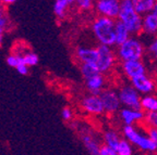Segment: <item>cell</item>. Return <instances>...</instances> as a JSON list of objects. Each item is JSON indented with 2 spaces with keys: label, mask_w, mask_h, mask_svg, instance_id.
I'll use <instances>...</instances> for the list:
<instances>
[{
  "label": "cell",
  "mask_w": 157,
  "mask_h": 155,
  "mask_svg": "<svg viewBox=\"0 0 157 155\" xmlns=\"http://www.w3.org/2000/svg\"><path fill=\"white\" fill-rule=\"evenodd\" d=\"M103 142L107 146H111L113 150H117L118 148V144L120 142V140L122 139V137H120V135L113 128H107L104 130L103 135Z\"/></svg>",
  "instance_id": "17"
},
{
  "label": "cell",
  "mask_w": 157,
  "mask_h": 155,
  "mask_svg": "<svg viewBox=\"0 0 157 155\" xmlns=\"http://www.w3.org/2000/svg\"><path fill=\"white\" fill-rule=\"evenodd\" d=\"M151 12H153L154 14H156V15H157V2H156V5H154V8L152 9V11H151Z\"/></svg>",
  "instance_id": "35"
},
{
  "label": "cell",
  "mask_w": 157,
  "mask_h": 155,
  "mask_svg": "<svg viewBox=\"0 0 157 155\" xmlns=\"http://www.w3.org/2000/svg\"><path fill=\"white\" fill-rule=\"evenodd\" d=\"M73 3H75V0H55V5H54L55 15L59 20L64 19L68 8L73 5Z\"/></svg>",
  "instance_id": "19"
},
{
  "label": "cell",
  "mask_w": 157,
  "mask_h": 155,
  "mask_svg": "<svg viewBox=\"0 0 157 155\" xmlns=\"http://www.w3.org/2000/svg\"><path fill=\"white\" fill-rule=\"evenodd\" d=\"M116 53L121 62L130 60H142L145 53V47L140 39L131 36L124 42L118 45Z\"/></svg>",
  "instance_id": "4"
},
{
  "label": "cell",
  "mask_w": 157,
  "mask_h": 155,
  "mask_svg": "<svg viewBox=\"0 0 157 155\" xmlns=\"http://www.w3.org/2000/svg\"><path fill=\"white\" fill-rule=\"evenodd\" d=\"M141 109L144 112L157 111V96L152 93L142 96L141 99Z\"/></svg>",
  "instance_id": "20"
},
{
  "label": "cell",
  "mask_w": 157,
  "mask_h": 155,
  "mask_svg": "<svg viewBox=\"0 0 157 155\" xmlns=\"http://www.w3.org/2000/svg\"><path fill=\"white\" fill-rule=\"evenodd\" d=\"M118 117L123 125H137L144 121L145 113L142 109L123 106L118 112Z\"/></svg>",
  "instance_id": "11"
},
{
  "label": "cell",
  "mask_w": 157,
  "mask_h": 155,
  "mask_svg": "<svg viewBox=\"0 0 157 155\" xmlns=\"http://www.w3.org/2000/svg\"><path fill=\"white\" fill-rule=\"evenodd\" d=\"M2 16H3V15H2V10L0 9V19H1Z\"/></svg>",
  "instance_id": "37"
},
{
  "label": "cell",
  "mask_w": 157,
  "mask_h": 155,
  "mask_svg": "<svg viewBox=\"0 0 157 155\" xmlns=\"http://www.w3.org/2000/svg\"><path fill=\"white\" fill-rule=\"evenodd\" d=\"M85 81V87L88 90L90 93H94V95H99L106 86V78L105 75L101 73L97 74V75L93 76L91 78L84 80Z\"/></svg>",
  "instance_id": "15"
},
{
  "label": "cell",
  "mask_w": 157,
  "mask_h": 155,
  "mask_svg": "<svg viewBox=\"0 0 157 155\" xmlns=\"http://www.w3.org/2000/svg\"><path fill=\"white\" fill-rule=\"evenodd\" d=\"M134 146L129 140L122 137V139L120 140L119 144H118V148L116 150L117 155H132L134 153Z\"/></svg>",
  "instance_id": "23"
},
{
  "label": "cell",
  "mask_w": 157,
  "mask_h": 155,
  "mask_svg": "<svg viewBox=\"0 0 157 155\" xmlns=\"http://www.w3.org/2000/svg\"><path fill=\"white\" fill-rule=\"evenodd\" d=\"M144 124L147 128H157V111L145 112Z\"/></svg>",
  "instance_id": "24"
},
{
  "label": "cell",
  "mask_w": 157,
  "mask_h": 155,
  "mask_svg": "<svg viewBox=\"0 0 157 155\" xmlns=\"http://www.w3.org/2000/svg\"><path fill=\"white\" fill-rule=\"evenodd\" d=\"M121 72L128 79L131 80L136 76L146 73V67L142 60L122 61L121 62Z\"/></svg>",
  "instance_id": "12"
},
{
  "label": "cell",
  "mask_w": 157,
  "mask_h": 155,
  "mask_svg": "<svg viewBox=\"0 0 157 155\" xmlns=\"http://www.w3.org/2000/svg\"><path fill=\"white\" fill-rule=\"evenodd\" d=\"M99 155H117V152L111 146L103 143L101 146V150H99Z\"/></svg>",
  "instance_id": "28"
},
{
  "label": "cell",
  "mask_w": 157,
  "mask_h": 155,
  "mask_svg": "<svg viewBox=\"0 0 157 155\" xmlns=\"http://www.w3.org/2000/svg\"><path fill=\"white\" fill-rule=\"evenodd\" d=\"M147 132H148L151 139L153 140L155 146H156V153H157V128H147Z\"/></svg>",
  "instance_id": "30"
},
{
  "label": "cell",
  "mask_w": 157,
  "mask_h": 155,
  "mask_svg": "<svg viewBox=\"0 0 157 155\" xmlns=\"http://www.w3.org/2000/svg\"><path fill=\"white\" fill-rule=\"evenodd\" d=\"M15 68H17V73L21 74V75H26V74L29 73V65H26L25 63L19 64Z\"/></svg>",
  "instance_id": "31"
},
{
  "label": "cell",
  "mask_w": 157,
  "mask_h": 155,
  "mask_svg": "<svg viewBox=\"0 0 157 155\" xmlns=\"http://www.w3.org/2000/svg\"><path fill=\"white\" fill-rule=\"evenodd\" d=\"M122 136L133 144L136 150L143 153H156V146L147 132H143L136 125H124L122 127Z\"/></svg>",
  "instance_id": "2"
},
{
  "label": "cell",
  "mask_w": 157,
  "mask_h": 155,
  "mask_svg": "<svg viewBox=\"0 0 157 155\" xmlns=\"http://www.w3.org/2000/svg\"><path fill=\"white\" fill-rule=\"evenodd\" d=\"M80 72H81V75L84 80L101 73L99 70H98L97 65H96V63H81V65H80Z\"/></svg>",
  "instance_id": "22"
},
{
  "label": "cell",
  "mask_w": 157,
  "mask_h": 155,
  "mask_svg": "<svg viewBox=\"0 0 157 155\" xmlns=\"http://www.w3.org/2000/svg\"><path fill=\"white\" fill-rule=\"evenodd\" d=\"M78 136L87 153L93 155L99 154L101 146L104 143L103 137H101L94 129L87 126H83L78 129Z\"/></svg>",
  "instance_id": "6"
},
{
  "label": "cell",
  "mask_w": 157,
  "mask_h": 155,
  "mask_svg": "<svg viewBox=\"0 0 157 155\" xmlns=\"http://www.w3.org/2000/svg\"><path fill=\"white\" fill-rule=\"evenodd\" d=\"M94 7L98 15L116 20L120 11V0H96Z\"/></svg>",
  "instance_id": "10"
},
{
  "label": "cell",
  "mask_w": 157,
  "mask_h": 155,
  "mask_svg": "<svg viewBox=\"0 0 157 155\" xmlns=\"http://www.w3.org/2000/svg\"><path fill=\"white\" fill-rule=\"evenodd\" d=\"M7 63L9 66H11V67H17L19 64L21 63H24L23 62V56H14V54H12V56H9L7 58Z\"/></svg>",
  "instance_id": "27"
},
{
  "label": "cell",
  "mask_w": 157,
  "mask_h": 155,
  "mask_svg": "<svg viewBox=\"0 0 157 155\" xmlns=\"http://www.w3.org/2000/svg\"><path fill=\"white\" fill-rule=\"evenodd\" d=\"M6 26H7V19L5 16H2L0 19V34H3Z\"/></svg>",
  "instance_id": "33"
},
{
  "label": "cell",
  "mask_w": 157,
  "mask_h": 155,
  "mask_svg": "<svg viewBox=\"0 0 157 155\" xmlns=\"http://www.w3.org/2000/svg\"><path fill=\"white\" fill-rule=\"evenodd\" d=\"M154 56H155V59H156V60H157V52H156V53L154 54Z\"/></svg>",
  "instance_id": "38"
},
{
  "label": "cell",
  "mask_w": 157,
  "mask_h": 155,
  "mask_svg": "<svg viewBox=\"0 0 157 155\" xmlns=\"http://www.w3.org/2000/svg\"><path fill=\"white\" fill-rule=\"evenodd\" d=\"M75 5L81 11H90L94 7V0H75Z\"/></svg>",
  "instance_id": "26"
},
{
  "label": "cell",
  "mask_w": 157,
  "mask_h": 155,
  "mask_svg": "<svg viewBox=\"0 0 157 155\" xmlns=\"http://www.w3.org/2000/svg\"><path fill=\"white\" fill-rule=\"evenodd\" d=\"M98 56L96 61V65L101 74L107 75L113 70L117 63V53L113 49V47L106 46V45H99L97 47Z\"/></svg>",
  "instance_id": "5"
},
{
  "label": "cell",
  "mask_w": 157,
  "mask_h": 155,
  "mask_svg": "<svg viewBox=\"0 0 157 155\" xmlns=\"http://www.w3.org/2000/svg\"><path fill=\"white\" fill-rule=\"evenodd\" d=\"M148 50H150V52H152L153 54H155L157 52V37L150 44V46H148Z\"/></svg>",
  "instance_id": "32"
},
{
  "label": "cell",
  "mask_w": 157,
  "mask_h": 155,
  "mask_svg": "<svg viewBox=\"0 0 157 155\" xmlns=\"http://www.w3.org/2000/svg\"><path fill=\"white\" fill-rule=\"evenodd\" d=\"M132 2L137 12L144 15L152 11L154 5H156V0H132Z\"/></svg>",
  "instance_id": "21"
},
{
  "label": "cell",
  "mask_w": 157,
  "mask_h": 155,
  "mask_svg": "<svg viewBox=\"0 0 157 155\" xmlns=\"http://www.w3.org/2000/svg\"><path fill=\"white\" fill-rule=\"evenodd\" d=\"M99 97H101V101H103V105L106 114L115 115L121 109L122 104H121L118 90L111 89V88L104 89L99 93Z\"/></svg>",
  "instance_id": "8"
},
{
  "label": "cell",
  "mask_w": 157,
  "mask_h": 155,
  "mask_svg": "<svg viewBox=\"0 0 157 155\" xmlns=\"http://www.w3.org/2000/svg\"><path fill=\"white\" fill-rule=\"evenodd\" d=\"M121 104L125 107L141 109V99L142 95L130 84H123L118 89Z\"/></svg>",
  "instance_id": "7"
},
{
  "label": "cell",
  "mask_w": 157,
  "mask_h": 155,
  "mask_svg": "<svg viewBox=\"0 0 157 155\" xmlns=\"http://www.w3.org/2000/svg\"><path fill=\"white\" fill-rule=\"evenodd\" d=\"M156 2H157V0H156Z\"/></svg>",
  "instance_id": "39"
},
{
  "label": "cell",
  "mask_w": 157,
  "mask_h": 155,
  "mask_svg": "<svg viewBox=\"0 0 157 155\" xmlns=\"http://www.w3.org/2000/svg\"><path fill=\"white\" fill-rule=\"evenodd\" d=\"M81 107L86 114H90L92 116H101L105 113L103 101H101L99 95L90 93L81 100Z\"/></svg>",
  "instance_id": "9"
},
{
  "label": "cell",
  "mask_w": 157,
  "mask_h": 155,
  "mask_svg": "<svg viewBox=\"0 0 157 155\" xmlns=\"http://www.w3.org/2000/svg\"><path fill=\"white\" fill-rule=\"evenodd\" d=\"M61 117L63 121H70L73 117V112L70 107H63L61 110Z\"/></svg>",
  "instance_id": "29"
},
{
  "label": "cell",
  "mask_w": 157,
  "mask_h": 155,
  "mask_svg": "<svg viewBox=\"0 0 157 155\" xmlns=\"http://www.w3.org/2000/svg\"><path fill=\"white\" fill-rule=\"evenodd\" d=\"M75 56L80 63H96L98 50L97 48L80 46L75 50Z\"/></svg>",
  "instance_id": "14"
},
{
  "label": "cell",
  "mask_w": 157,
  "mask_h": 155,
  "mask_svg": "<svg viewBox=\"0 0 157 155\" xmlns=\"http://www.w3.org/2000/svg\"><path fill=\"white\" fill-rule=\"evenodd\" d=\"M115 19L98 15L91 25L92 33L99 45L113 47L116 46Z\"/></svg>",
  "instance_id": "1"
},
{
  "label": "cell",
  "mask_w": 157,
  "mask_h": 155,
  "mask_svg": "<svg viewBox=\"0 0 157 155\" xmlns=\"http://www.w3.org/2000/svg\"><path fill=\"white\" fill-rule=\"evenodd\" d=\"M23 62L29 66H35L38 64V56L34 52H27V53L23 54Z\"/></svg>",
  "instance_id": "25"
},
{
  "label": "cell",
  "mask_w": 157,
  "mask_h": 155,
  "mask_svg": "<svg viewBox=\"0 0 157 155\" xmlns=\"http://www.w3.org/2000/svg\"><path fill=\"white\" fill-rule=\"evenodd\" d=\"M130 82H131V85H132L137 91L140 92L142 96L153 93L155 88H156L155 80L153 79L151 76L147 75L146 73L132 78V79L130 80Z\"/></svg>",
  "instance_id": "13"
},
{
  "label": "cell",
  "mask_w": 157,
  "mask_h": 155,
  "mask_svg": "<svg viewBox=\"0 0 157 155\" xmlns=\"http://www.w3.org/2000/svg\"><path fill=\"white\" fill-rule=\"evenodd\" d=\"M2 40H3V35L0 34V45L2 44Z\"/></svg>",
  "instance_id": "36"
},
{
  "label": "cell",
  "mask_w": 157,
  "mask_h": 155,
  "mask_svg": "<svg viewBox=\"0 0 157 155\" xmlns=\"http://www.w3.org/2000/svg\"><path fill=\"white\" fill-rule=\"evenodd\" d=\"M0 1H1L3 5H12V3H14L17 0H0Z\"/></svg>",
  "instance_id": "34"
},
{
  "label": "cell",
  "mask_w": 157,
  "mask_h": 155,
  "mask_svg": "<svg viewBox=\"0 0 157 155\" xmlns=\"http://www.w3.org/2000/svg\"><path fill=\"white\" fill-rule=\"evenodd\" d=\"M118 20L129 28L131 35H139L142 33L143 15L135 10L132 0H120Z\"/></svg>",
  "instance_id": "3"
},
{
  "label": "cell",
  "mask_w": 157,
  "mask_h": 155,
  "mask_svg": "<svg viewBox=\"0 0 157 155\" xmlns=\"http://www.w3.org/2000/svg\"><path fill=\"white\" fill-rule=\"evenodd\" d=\"M115 35H116V46L124 42L127 39H129L132 36L130 31H129V28H128L122 22H120L119 20L116 21Z\"/></svg>",
  "instance_id": "18"
},
{
  "label": "cell",
  "mask_w": 157,
  "mask_h": 155,
  "mask_svg": "<svg viewBox=\"0 0 157 155\" xmlns=\"http://www.w3.org/2000/svg\"><path fill=\"white\" fill-rule=\"evenodd\" d=\"M142 33L148 36L157 35V15L153 12H148L143 15Z\"/></svg>",
  "instance_id": "16"
}]
</instances>
